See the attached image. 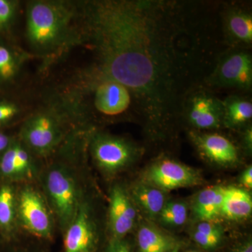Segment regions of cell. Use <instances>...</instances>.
I'll use <instances>...</instances> for the list:
<instances>
[{"mask_svg":"<svg viewBox=\"0 0 252 252\" xmlns=\"http://www.w3.org/2000/svg\"><path fill=\"white\" fill-rule=\"evenodd\" d=\"M233 252H252V241L246 242L240 245L238 248L235 250Z\"/></svg>","mask_w":252,"mask_h":252,"instance_id":"4dcf8cb0","label":"cell"},{"mask_svg":"<svg viewBox=\"0 0 252 252\" xmlns=\"http://www.w3.org/2000/svg\"><path fill=\"white\" fill-rule=\"evenodd\" d=\"M20 3L13 0H0V33L12 28L19 14Z\"/></svg>","mask_w":252,"mask_h":252,"instance_id":"603a6c76","label":"cell"},{"mask_svg":"<svg viewBox=\"0 0 252 252\" xmlns=\"http://www.w3.org/2000/svg\"><path fill=\"white\" fill-rule=\"evenodd\" d=\"M13 140L14 139L11 138L9 135L4 132H0V156L9 147Z\"/></svg>","mask_w":252,"mask_h":252,"instance_id":"f546056e","label":"cell"},{"mask_svg":"<svg viewBox=\"0 0 252 252\" xmlns=\"http://www.w3.org/2000/svg\"><path fill=\"white\" fill-rule=\"evenodd\" d=\"M243 142L245 148L248 150V152L251 153L252 149V126H248L246 130L244 132Z\"/></svg>","mask_w":252,"mask_h":252,"instance_id":"f1b7e54d","label":"cell"},{"mask_svg":"<svg viewBox=\"0 0 252 252\" xmlns=\"http://www.w3.org/2000/svg\"><path fill=\"white\" fill-rule=\"evenodd\" d=\"M195 230L208 236L222 239L223 231L221 227L213 220H202L195 227Z\"/></svg>","mask_w":252,"mask_h":252,"instance_id":"cb8c5ba5","label":"cell"},{"mask_svg":"<svg viewBox=\"0 0 252 252\" xmlns=\"http://www.w3.org/2000/svg\"><path fill=\"white\" fill-rule=\"evenodd\" d=\"M240 182L245 188L252 189V167L249 166L240 176Z\"/></svg>","mask_w":252,"mask_h":252,"instance_id":"83f0119b","label":"cell"},{"mask_svg":"<svg viewBox=\"0 0 252 252\" xmlns=\"http://www.w3.org/2000/svg\"><path fill=\"white\" fill-rule=\"evenodd\" d=\"M104 252H132L130 243L126 238L109 239Z\"/></svg>","mask_w":252,"mask_h":252,"instance_id":"484cf974","label":"cell"},{"mask_svg":"<svg viewBox=\"0 0 252 252\" xmlns=\"http://www.w3.org/2000/svg\"><path fill=\"white\" fill-rule=\"evenodd\" d=\"M252 212V198L248 190L225 187L220 215L230 220H241L250 217Z\"/></svg>","mask_w":252,"mask_h":252,"instance_id":"e0dca14e","label":"cell"},{"mask_svg":"<svg viewBox=\"0 0 252 252\" xmlns=\"http://www.w3.org/2000/svg\"><path fill=\"white\" fill-rule=\"evenodd\" d=\"M193 130H215L223 126V100L207 86H201L189 94L182 109V120Z\"/></svg>","mask_w":252,"mask_h":252,"instance_id":"9c48e42d","label":"cell"},{"mask_svg":"<svg viewBox=\"0 0 252 252\" xmlns=\"http://www.w3.org/2000/svg\"><path fill=\"white\" fill-rule=\"evenodd\" d=\"M77 6L81 44L90 47L99 72L130 91L149 132L182 120L185 99L206 86L223 52L220 19L193 1L89 0Z\"/></svg>","mask_w":252,"mask_h":252,"instance_id":"6da1fadb","label":"cell"},{"mask_svg":"<svg viewBox=\"0 0 252 252\" xmlns=\"http://www.w3.org/2000/svg\"><path fill=\"white\" fill-rule=\"evenodd\" d=\"M137 244L138 252H170L180 245L171 235L150 225L140 227Z\"/></svg>","mask_w":252,"mask_h":252,"instance_id":"d6986e66","label":"cell"},{"mask_svg":"<svg viewBox=\"0 0 252 252\" xmlns=\"http://www.w3.org/2000/svg\"><path fill=\"white\" fill-rule=\"evenodd\" d=\"M136 211L129 190L119 184L113 186L109 192L107 215L109 239L126 238L135 226Z\"/></svg>","mask_w":252,"mask_h":252,"instance_id":"8fae6325","label":"cell"},{"mask_svg":"<svg viewBox=\"0 0 252 252\" xmlns=\"http://www.w3.org/2000/svg\"><path fill=\"white\" fill-rule=\"evenodd\" d=\"M30 58L28 53L0 42V86L17 83L24 74L25 64Z\"/></svg>","mask_w":252,"mask_h":252,"instance_id":"9a60e30c","label":"cell"},{"mask_svg":"<svg viewBox=\"0 0 252 252\" xmlns=\"http://www.w3.org/2000/svg\"><path fill=\"white\" fill-rule=\"evenodd\" d=\"M180 248H181V245H179V246H177V248L174 249L172 251L170 252H180Z\"/></svg>","mask_w":252,"mask_h":252,"instance_id":"1f68e13d","label":"cell"},{"mask_svg":"<svg viewBox=\"0 0 252 252\" xmlns=\"http://www.w3.org/2000/svg\"><path fill=\"white\" fill-rule=\"evenodd\" d=\"M252 118V103L248 97L232 94L223 100V126L240 128L250 125Z\"/></svg>","mask_w":252,"mask_h":252,"instance_id":"ac0fdd59","label":"cell"},{"mask_svg":"<svg viewBox=\"0 0 252 252\" xmlns=\"http://www.w3.org/2000/svg\"><path fill=\"white\" fill-rule=\"evenodd\" d=\"M207 87L248 91L252 86V57L248 49L223 50L207 79Z\"/></svg>","mask_w":252,"mask_h":252,"instance_id":"ba28073f","label":"cell"},{"mask_svg":"<svg viewBox=\"0 0 252 252\" xmlns=\"http://www.w3.org/2000/svg\"><path fill=\"white\" fill-rule=\"evenodd\" d=\"M188 252H197V251H194V250H191V251H189Z\"/></svg>","mask_w":252,"mask_h":252,"instance_id":"d6a6232c","label":"cell"},{"mask_svg":"<svg viewBox=\"0 0 252 252\" xmlns=\"http://www.w3.org/2000/svg\"><path fill=\"white\" fill-rule=\"evenodd\" d=\"M33 109H28L26 102L15 100L0 101V126L17 121H24Z\"/></svg>","mask_w":252,"mask_h":252,"instance_id":"44dd1931","label":"cell"},{"mask_svg":"<svg viewBox=\"0 0 252 252\" xmlns=\"http://www.w3.org/2000/svg\"><path fill=\"white\" fill-rule=\"evenodd\" d=\"M192 238L195 243L198 244L199 246L205 249V250H212V249L217 248L222 240V239L215 238V237L204 235L196 230H194L192 233Z\"/></svg>","mask_w":252,"mask_h":252,"instance_id":"d4e9b609","label":"cell"},{"mask_svg":"<svg viewBox=\"0 0 252 252\" xmlns=\"http://www.w3.org/2000/svg\"><path fill=\"white\" fill-rule=\"evenodd\" d=\"M36 182H23L17 187V219L26 234L47 243L54 238L56 220L47 200Z\"/></svg>","mask_w":252,"mask_h":252,"instance_id":"8992f818","label":"cell"},{"mask_svg":"<svg viewBox=\"0 0 252 252\" xmlns=\"http://www.w3.org/2000/svg\"><path fill=\"white\" fill-rule=\"evenodd\" d=\"M220 29L225 45L248 49L252 43V15L238 3H225L220 9Z\"/></svg>","mask_w":252,"mask_h":252,"instance_id":"7c38bea8","label":"cell"},{"mask_svg":"<svg viewBox=\"0 0 252 252\" xmlns=\"http://www.w3.org/2000/svg\"><path fill=\"white\" fill-rule=\"evenodd\" d=\"M144 182L166 192L200 185L202 177L191 167L170 159H162L149 167Z\"/></svg>","mask_w":252,"mask_h":252,"instance_id":"30bf717a","label":"cell"},{"mask_svg":"<svg viewBox=\"0 0 252 252\" xmlns=\"http://www.w3.org/2000/svg\"><path fill=\"white\" fill-rule=\"evenodd\" d=\"M188 217L187 205L182 202H167L159 218L162 223L169 226L177 227L185 224Z\"/></svg>","mask_w":252,"mask_h":252,"instance_id":"7402d4cb","label":"cell"},{"mask_svg":"<svg viewBox=\"0 0 252 252\" xmlns=\"http://www.w3.org/2000/svg\"><path fill=\"white\" fill-rule=\"evenodd\" d=\"M189 137L200 154L214 163L228 166L239 160L236 146L225 136L191 130Z\"/></svg>","mask_w":252,"mask_h":252,"instance_id":"4fadbf2b","label":"cell"},{"mask_svg":"<svg viewBox=\"0 0 252 252\" xmlns=\"http://www.w3.org/2000/svg\"><path fill=\"white\" fill-rule=\"evenodd\" d=\"M92 190L78 209L77 215L62 233L61 252H99L103 227Z\"/></svg>","mask_w":252,"mask_h":252,"instance_id":"52a82bcc","label":"cell"},{"mask_svg":"<svg viewBox=\"0 0 252 252\" xmlns=\"http://www.w3.org/2000/svg\"><path fill=\"white\" fill-rule=\"evenodd\" d=\"M86 151L96 167L109 178L130 167L141 154V149L131 141L98 131H87Z\"/></svg>","mask_w":252,"mask_h":252,"instance_id":"5b68a950","label":"cell"},{"mask_svg":"<svg viewBox=\"0 0 252 252\" xmlns=\"http://www.w3.org/2000/svg\"><path fill=\"white\" fill-rule=\"evenodd\" d=\"M78 131L83 130L63 106L51 97L24 119L18 139L36 158L45 160Z\"/></svg>","mask_w":252,"mask_h":252,"instance_id":"277c9868","label":"cell"},{"mask_svg":"<svg viewBox=\"0 0 252 252\" xmlns=\"http://www.w3.org/2000/svg\"><path fill=\"white\" fill-rule=\"evenodd\" d=\"M224 188L220 186L210 187L197 195L193 203V212L200 221L214 220L220 215Z\"/></svg>","mask_w":252,"mask_h":252,"instance_id":"ffe728a7","label":"cell"},{"mask_svg":"<svg viewBox=\"0 0 252 252\" xmlns=\"http://www.w3.org/2000/svg\"><path fill=\"white\" fill-rule=\"evenodd\" d=\"M134 203L151 218L160 215L167 203L165 192L146 182H139L129 190Z\"/></svg>","mask_w":252,"mask_h":252,"instance_id":"2e32d148","label":"cell"},{"mask_svg":"<svg viewBox=\"0 0 252 252\" xmlns=\"http://www.w3.org/2000/svg\"><path fill=\"white\" fill-rule=\"evenodd\" d=\"M86 135L84 131L73 134L57 152L44 160L36 180L61 234L92 190L86 178Z\"/></svg>","mask_w":252,"mask_h":252,"instance_id":"7a4b0ae2","label":"cell"},{"mask_svg":"<svg viewBox=\"0 0 252 252\" xmlns=\"http://www.w3.org/2000/svg\"><path fill=\"white\" fill-rule=\"evenodd\" d=\"M25 14L28 45L45 65L81 44L77 2L34 0L26 4Z\"/></svg>","mask_w":252,"mask_h":252,"instance_id":"3957f363","label":"cell"},{"mask_svg":"<svg viewBox=\"0 0 252 252\" xmlns=\"http://www.w3.org/2000/svg\"><path fill=\"white\" fill-rule=\"evenodd\" d=\"M45 242L34 239V241L32 243L22 244L19 246L16 247L12 250V252H49L44 247Z\"/></svg>","mask_w":252,"mask_h":252,"instance_id":"4316f807","label":"cell"},{"mask_svg":"<svg viewBox=\"0 0 252 252\" xmlns=\"http://www.w3.org/2000/svg\"><path fill=\"white\" fill-rule=\"evenodd\" d=\"M17 187L8 182L0 186V232L6 242L17 238Z\"/></svg>","mask_w":252,"mask_h":252,"instance_id":"5bb4252c","label":"cell"}]
</instances>
